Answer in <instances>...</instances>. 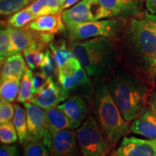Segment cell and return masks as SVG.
Wrapping results in <instances>:
<instances>
[{
  "mask_svg": "<svg viewBox=\"0 0 156 156\" xmlns=\"http://www.w3.org/2000/svg\"><path fill=\"white\" fill-rule=\"evenodd\" d=\"M123 65L140 76L153 90L156 73V15L140 12L125 18L112 39Z\"/></svg>",
  "mask_w": 156,
  "mask_h": 156,
  "instance_id": "6da1fadb",
  "label": "cell"
},
{
  "mask_svg": "<svg viewBox=\"0 0 156 156\" xmlns=\"http://www.w3.org/2000/svg\"><path fill=\"white\" fill-rule=\"evenodd\" d=\"M69 48L94 83L106 81L122 64L118 46L106 37L69 40Z\"/></svg>",
  "mask_w": 156,
  "mask_h": 156,
  "instance_id": "7a4b0ae2",
  "label": "cell"
},
{
  "mask_svg": "<svg viewBox=\"0 0 156 156\" xmlns=\"http://www.w3.org/2000/svg\"><path fill=\"white\" fill-rule=\"evenodd\" d=\"M113 98L127 123L147 109L151 90L147 84L123 64L106 81Z\"/></svg>",
  "mask_w": 156,
  "mask_h": 156,
  "instance_id": "3957f363",
  "label": "cell"
},
{
  "mask_svg": "<svg viewBox=\"0 0 156 156\" xmlns=\"http://www.w3.org/2000/svg\"><path fill=\"white\" fill-rule=\"evenodd\" d=\"M91 113L109 145L114 147L121 139L130 134L129 126L117 106L106 81L95 83Z\"/></svg>",
  "mask_w": 156,
  "mask_h": 156,
  "instance_id": "277c9868",
  "label": "cell"
},
{
  "mask_svg": "<svg viewBox=\"0 0 156 156\" xmlns=\"http://www.w3.org/2000/svg\"><path fill=\"white\" fill-rule=\"evenodd\" d=\"M56 80L69 97L79 95L92 106L95 83L75 56L58 69Z\"/></svg>",
  "mask_w": 156,
  "mask_h": 156,
  "instance_id": "5b68a950",
  "label": "cell"
},
{
  "mask_svg": "<svg viewBox=\"0 0 156 156\" xmlns=\"http://www.w3.org/2000/svg\"><path fill=\"white\" fill-rule=\"evenodd\" d=\"M75 131L78 147L83 156H108L113 149L92 113H90Z\"/></svg>",
  "mask_w": 156,
  "mask_h": 156,
  "instance_id": "8992f818",
  "label": "cell"
},
{
  "mask_svg": "<svg viewBox=\"0 0 156 156\" xmlns=\"http://www.w3.org/2000/svg\"><path fill=\"white\" fill-rule=\"evenodd\" d=\"M124 20L125 18L114 17L73 25L67 28L68 37L69 40L75 41L97 37H106L113 39L122 26Z\"/></svg>",
  "mask_w": 156,
  "mask_h": 156,
  "instance_id": "52a82bcc",
  "label": "cell"
},
{
  "mask_svg": "<svg viewBox=\"0 0 156 156\" xmlns=\"http://www.w3.org/2000/svg\"><path fill=\"white\" fill-rule=\"evenodd\" d=\"M23 106L26 112L29 142H41L48 148L51 132L46 110L31 102L23 103Z\"/></svg>",
  "mask_w": 156,
  "mask_h": 156,
  "instance_id": "ba28073f",
  "label": "cell"
},
{
  "mask_svg": "<svg viewBox=\"0 0 156 156\" xmlns=\"http://www.w3.org/2000/svg\"><path fill=\"white\" fill-rule=\"evenodd\" d=\"M48 149L51 156H80L76 131L73 129L51 133Z\"/></svg>",
  "mask_w": 156,
  "mask_h": 156,
  "instance_id": "9c48e42d",
  "label": "cell"
},
{
  "mask_svg": "<svg viewBox=\"0 0 156 156\" xmlns=\"http://www.w3.org/2000/svg\"><path fill=\"white\" fill-rule=\"evenodd\" d=\"M114 152L118 156H156V139L126 136Z\"/></svg>",
  "mask_w": 156,
  "mask_h": 156,
  "instance_id": "30bf717a",
  "label": "cell"
},
{
  "mask_svg": "<svg viewBox=\"0 0 156 156\" xmlns=\"http://www.w3.org/2000/svg\"><path fill=\"white\" fill-rule=\"evenodd\" d=\"M69 98V95L58 81L51 79L45 88L34 95L30 102L46 110L58 106Z\"/></svg>",
  "mask_w": 156,
  "mask_h": 156,
  "instance_id": "8fae6325",
  "label": "cell"
},
{
  "mask_svg": "<svg viewBox=\"0 0 156 156\" xmlns=\"http://www.w3.org/2000/svg\"><path fill=\"white\" fill-rule=\"evenodd\" d=\"M57 107L69 119L74 129L79 127L89 114V103L79 95L69 97Z\"/></svg>",
  "mask_w": 156,
  "mask_h": 156,
  "instance_id": "7c38bea8",
  "label": "cell"
},
{
  "mask_svg": "<svg viewBox=\"0 0 156 156\" xmlns=\"http://www.w3.org/2000/svg\"><path fill=\"white\" fill-rule=\"evenodd\" d=\"M62 17L66 28L75 24L96 20L93 0H81L73 7L62 11Z\"/></svg>",
  "mask_w": 156,
  "mask_h": 156,
  "instance_id": "4fadbf2b",
  "label": "cell"
},
{
  "mask_svg": "<svg viewBox=\"0 0 156 156\" xmlns=\"http://www.w3.org/2000/svg\"><path fill=\"white\" fill-rule=\"evenodd\" d=\"M106 12L107 18H129L140 12L138 0H97Z\"/></svg>",
  "mask_w": 156,
  "mask_h": 156,
  "instance_id": "5bb4252c",
  "label": "cell"
},
{
  "mask_svg": "<svg viewBox=\"0 0 156 156\" xmlns=\"http://www.w3.org/2000/svg\"><path fill=\"white\" fill-rule=\"evenodd\" d=\"M27 27L37 32L48 34H61L65 30V25L62 20V13H56L37 17L29 23Z\"/></svg>",
  "mask_w": 156,
  "mask_h": 156,
  "instance_id": "9a60e30c",
  "label": "cell"
},
{
  "mask_svg": "<svg viewBox=\"0 0 156 156\" xmlns=\"http://www.w3.org/2000/svg\"><path fill=\"white\" fill-rule=\"evenodd\" d=\"M131 132L139 134L147 139H156V116L147 109L131 122Z\"/></svg>",
  "mask_w": 156,
  "mask_h": 156,
  "instance_id": "2e32d148",
  "label": "cell"
},
{
  "mask_svg": "<svg viewBox=\"0 0 156 156\" xmlns=\"http://www.w3.org/2000/svg\"><path fill=\"white\" fill-rule=\"evenodd\" d=\"M26 64L24 58L20 53L10 56L1 65V80L9 77L22 78L25 71L29 68Z\"/></svg>",
  "mask_w": 156,
  "mask_h": 156,
  "instance_id": "e0dca14e",
  "label": "cell"
},
{
  "mask_svg": "<svg viewBox=\"0 0 156 156\" xmlns=\"http://www.w3.org/2000/svg\"><path fill=\"white\" fill-rule=\"evenodd\" d=\"M51 133L73 129V124L67 115L57 106L46 110Z\"/></svg>",
  "mask_w": 156,
  "mask_h": 156,
  "instance_id": "ac0fdd59",
  "label": "cell"
},
{
  "mask_svg": "<svg viewBox=\"0 0 156 156\" xmlns=\"http://www.w3.org/2000/svg\"><path fill=\"white\" fill-rule=\"evenodd\" d=\"M12 122L18 134L20 144L23 146L29 142V135L25 109L18 103L15 104V116Z\"/></svg>",
  "mask_w": 156,
  "mask_h": 156,
  "instance_id": "d6986e66",
  "label": "cell"
},
{
  "mask_svg": "<svg viewBox=\"0 0 156 156\" xmlns=\"http://www.w3.org/2000/svg\"><path fill=\"white\" fill-rule=\"evenodd\" d=\"M21 78L9 77L1 80L0 95L1 98L12 103L17 101L19 94Z\"/></svg>",
  "mask_w": 156,
  "mask_h": 156,
  "instance_id": "ffe728a7",
  "label": "cell"
},
{
  "mask_svg": "<svg viewBox=\"0 0 156 156\" xmlns=\"http://www.w3.org/2000/svg\"><path fill=\"white\" fill-rule=\"evenodd\" d=\"M48 47L53 54L58 69L62 67L68 59L74 56L73 51L69 49V46L67 47L66 41L64 40H54Z\"/></svg>",
  "mask_w": 156,
  "mask_h": 156,
  "instance_id": "44dd1931",
  "label": "cell"
},
{
  "mask_svg": "<svg viewBox=\"0 0 156 156\" xmlns=\"http://www.w3.org/2000/svg\"><path fill=\"white\" fill-rule=\"evenodd\" d=\"M33 75L34 72L28 68L21 78L19 94L17 98V101L19 103L30 102L34 96L33 93Z\"/></svg>",
  "mask_w": 156,
  "mask_h": 156,
  "instance_id": "7402d4cb",
  "label": "cell"
},
{
  "mask_svg": "<svg viewBox=\"0 0 156 156\" xmlns=\"http://www.w3.org/2000/svg\"><path fill=\"white\" fill-rule=\"evenodd\" d=\"M32 2L30 0H0V14L8 16L25 9Z\"/></svg>",
  "mask_w": 156,
  "mask_h": 156,
  "instance_id": "603a6c76",
  "label": "cell"
},
{
  "mask_svg": "<svg viewBox=\"0 0 156 156\" xmlns=\"http://www.w3.org/2000/svg\"><path fill=\"white\" fill-rule=\"evenodd\" d=\"M36 18L33 13L25 8L12 15L7 20V25L15 28H25Z\"/></svg>",
  "mask_w": 156,
  "mask_h": 156,
  "instance_id": "cb8c5ba5",
  "label": "cell"
},
{
  "mask_svg": "<svg viewBox=\"0 0 156 156\" xmlns=\"http://www.w3.org/2000/svg\"><path fill=\"white\" fill-rule=\"evenodd\" d=\"M44 52L45 51L36 47H30L23 51V56L30 69L36 70L40 68L44 58Z\"/></svg>",
  "mask_w": 156,
  "mask_h": 156,
  "instance_id": "d4e9b609",
  "label": "cell"
},
{
  "mask_svg": "<svg viewBox=\"0 0 156 156\" xmlns=\"http://www.w3.org/2000/svg\"><path fill=\"white\" fill-rule=\"evenodd\" d=\"M40 69L41 71L50 79L55 80V78H57L58 67L51 51L48 48L44 52V58Z\"/></svg>",
  "mask_w": 156,
  "mask_h": 156,
  "instance_id": "484cf974",
  "label": "cell"
},
{
  "mask_svg": "<svg viewBox=\"0 0 156 156\" xmlns=\"http://www.w3.org/2000/svg\"><path fill=\"white\" fill-rule=\"evenodd\" d=\"M19 140L18 134L13 122L2 124L0 126V141L2 144L12 145Z\"/></svg>",
  "mask_w": 156,
  "mask_h": 156,
  "instance_id": "4316f807",
  "label": "cell"
},
{
  "mask_svg": "<svg viewBox=\"0 0 156 156\" xmlns=\"http://www.w3.org/2000/svg\"><path fill=\"white\" fill-rule=\"evenodd\" d=\"M13 55L11 49L10 34L9 27L1 29L0 31V61L1 65L7 58Z\"/></svg>",
  "mask_w": 156,
  "mask_h": 156,
  "instance_id": "83f0119b",
  "label": "cell"
},
{
  "mask_svg": "<svg viewBox=\"0 0 156 156\" xmlns=\"http://www.w3.org/2000/svg\"><path fill=\"white\" fill-rule=\"evenodd\" d=\"M23 156H50V152L41 142H28L23 145Z\"/></svg>",
  "mask_w": 156,
  "mask_h": 156,
  "instance_id": "f1b7e54d",
  "label": "cell"
},
{
  "mask_svg": "<svg viewBox=\"0 0 156 156\" xmlns=\"http://www.w3.org/2000/svg\"><path fill=\"white\" fill-rule=\"evenodd\" d=\"M25 9L33 13L36 17L53 14V12L48 5L46 0H36L25 7Z\"/></svg>",
  "mask_w": 156,
  "mask_h": 156,
  "instance_id": "f546056e",
  "label": "cell"
},
{
  "mask_svg": "<svg viewBox=\"0 0 156 156\" xmlns=\"http://www.w3.org/2000/svg\"><path fill=\"white\" fill-rule=\"evenodd\" d=\"M15 116V106L11 102L1 98L0 101V124L11 122Z\"/></svg>",
  "mask_w": 156,
  "mask_h": 156,
  "instance_id": "4dcf8cb0",
  "label": "cell"
},
{
  "mask_svg": "<svg viewBox=\"0 0 156 156\" xmlns=\"http://www.w3.org/2000/svg\"><path fill=\"white\" fill-rule=\"evenodd\" d=\"M51 79L46 77L41 71H36L33 75V93L36 95L46 87Z\"/></svg>",
  "mask_w": 156,
  "mask_h": 156,
  "instance_id": "1f68e13d",
  "label": "cell"
},
{
  "mask_svg": "<svg viewBox=\"0 0 156 156\" xmlns=\"http://www.w3.org/2000/svg\"><path fill=\"white\" fill-rule=\"evenodd\" d=\"M0 156H20L19 146L2 144L0 147Z\"/></svg>",
  "mask_w": 156,
  "mask_h": 156,
  "instance_id": "d6a6232c",
  "label": "cell"
},
{
  "mask_svg": "<svg viewBox=\"0 0 156 156\" xmlns=\"http://www.w3.org/2000/svg\"><path fill=\"white\" fill-rule=\"evenodd\" d=\"M155 88V87H154ZM148 109L156 116V87L150 93L148 99Z\"/></svg>",
  "mask_w": 156,
  "mask_h": 156,
  "instance_id": "836d02e7",
  "label": "cell"
},
{
  "mask_svg": "<svg viewBox=\"0 0 156 156\" xmlns=\"http://www.w3.org/2000/svg\"><path fill=\"white\" fill-rule=\"evenodd\" d=\"M145 7L148 12L156 15V0H145Z\"/></svg>",
  "mask_w": 156,
  "mask_h": 156,
  "instance_id": "e575fe53",
  "label": "cell"
},
{
  "mask_svg": "<svg viewBox=\"0 0 156 156\" xmlns=\"http://www.w3.org/2000/svg\"><path fill=\"white\" fill-rule=\"evenodd\" d=\"M80 1L81 0H67V2H66L65 4L63 5V7H62V12L64 10V9H67L68 8H69V7H73V6L76 5V4Z\"/></svg>",
  "mask_w": 156,
  "mask_h": 156,
  "instance_id": "d590c367",
  "label": "cell"
},
{
  "mask_svg": "<svg viewBox=\"0 0 156 156\" xmlns=\"http://www.w3.org/2000/svg\"><path fill=\"white\" fill-rule=\"evenodd\" d=\"M56 1L59 3L60 5H61V7H62L64 4H65L66 2H67V0H56Z\"/></svg>",
  "mask_w": 156,
  "mask_h": 156,
  "instance_id": "8d00e7d4",
  "label": "cell"
},
{
  "mask_svg": "<svg viewBox=\"0 0 156 156\" xmlns=\"http://www.w3.org/2000/svg\"><path fill=\"white\" fill-rule=\"evenodd\" d=\"M154 83H155V85H156V73L155 75V77H154Z\"/></svg>",
  "mask_w": 156,
  "mask_h": 156,
  "instance_id": "74e56055",
  "label": "cell"
},
{
  "mask_svg": "<svg viewBox=\"0 0 156 156\" xmlns=\"http://www.w3.org/2000/svg\"><path fill=\"white\" fill-rule=\"evenodd\" d=\"M111 156H118V155H116L115 152H114V153H112V155H111Z\"/></svg>",
  "mask_w": 156,
  "mask_h": 156,
  "instance_id": "f35d334b",
  "label": "cell"
},
{
  "mask_svg": "<svg viewBox=\"0 0 156 156\" xmlns=\"http://www.w3.org/2000/svg\"><path fill=\"white\" fill-rule=\"evenodd\" d=\"M30 1H31V2H34V1H36V0H30Z\"/></svg>",
  "mask_w": 156,
  "mask_h": 156,
  "instance_id": "ab89813d",
  "label": "cell"
}]
</instances>
